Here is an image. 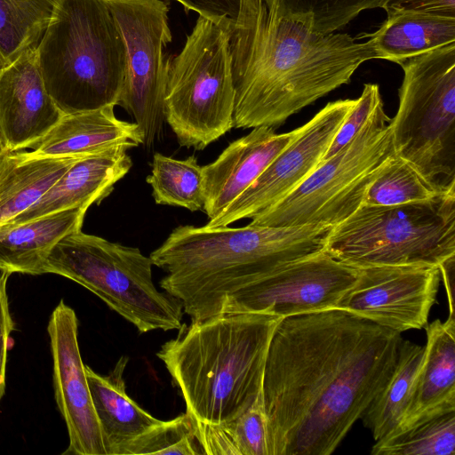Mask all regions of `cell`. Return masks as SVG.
Here are the masks:
<instances>
[{
  "label": "cell",
  "mask_w": 455,
  "mask_h": 455,
  "mask_svg": "<svg viewBox=\"0 0 455 455\" xmlns=\"http://www.w3.org/2000/svg\"><path fill=\"white\" fill-rule=\"evenodd\" d=\"M78 320L62 299L52 311L47 331L53 360V387L69 444L63 454L107 455L79 350Z\"/></svg>",
  "instance_id": "15"
},
{
  "label": "cell",
  "mask_w": 455,
  "mask_h": 455,
  "mask_svg": "<svg viewBox=\"0 0 455 455\" xmlns=\"http://www.w3.org/2000/svg\"><path fill=\"white\" fill-rule=\"evenodd\" d=\"M442 190L444 189L429 182L411 163L395 154L369 187L363 204L395 205L424 201Z\"/></svg>",
  "instance_id": "29"
},
{
  "label": "cell",
  "mask_w": 455,
  "mask_h": 455,
  "mask_svg": "<svg viewBox=\"0 0 455 455\" xmlns=\"http://www.w3.org/2000/svg\"><path fill=\"white\" fill-rule=\"evenodd\" d=\"M233 127L275 128L291 116L350 82L376 59L370 43L346 33L320 34L266 7L254 30L230 40Z\"/></svg>",
  "instance_id": "2"
},
{
  "label": "cell",
  "mask_w": 455,
  "mask_h": 455,
  "mask_svg": "<svg viewBox=\"0 0 455 455\" xmlns=\"http://www.w3.org/2000/svg\"><path fill=\"white\" fill-rule=\"evenodd\" d=\"M378 30L358 38H369L376 59L401 61L455 44V16L396 9L387 12Z\"/></svg>",
  "instance_id": "23"
},
{
  "label": "cell",
  "mask_w": 455,
  "mask_h": 455,
  "mask_svg": "<svg viewBox=\"0 0 455 455\" xmlns=\"http://www.w3.org/2000/svg\"><path fill=\"white\" fill-rule=\"evenodd\" d=\"M126 47V73L118 105L132 117L150 146L162 132L172 42L169 7L163 0H108Z\"/></svg>",
  "instance_id": "11"
},
{
  "label": "cell",
  "mask_w": 455,
  "mask_h": 455,
  "mask_svg": "<svg viewBox=\"0 0 455 455\" xmlns=\"http://www.w3.org/2000/svg\"><path fill=\"white\" fill-rule=\"evenodd\" d=\"M380 8L386 12L403 9L455 16V0H382Z\"/></svg>",
  "instance_id": "37"
},
{
  "label": "cell",
  "mask_w": 455,
  "mask_h": 455,
  "mask_svg": "<svg viewBox=\"0 0 455 455\" xmlns=\"http://www.w3.org/2000/svg\"><path fill=\"white\" fill-rule=\"evenodd\" d=\"M298 128L275 133L271 127L252 128L231 142L212 163L203 166L204 204L209 220L217 218L245 191L290 143Z\"/></svg>",
  "instance_id": "17"
},
{
  "label": "cell",
  "mask_w": 455,
  "mask_h": 455,
  "mask_svg": "<svg viewBox=\"0 0 455 455\" xmlns=\"http://www.w3.org/2000/svg\"><path fill=\"white\" fill-rule=\"evenodd\" d=\"M195 433L206 455H239L231 437L221 425L194 421Z\"/></svg>",
  "instance_id": "36"
},
{
  "label": "cell",
  "mask_w": 455,
  "mask_h": 455,
  "mask_svg": "<svg viewBox=\"0 0 455 455\" xmlns=\"http://www.w3.org/2000/svg\"><path fill=\"white\" fill-rule=\"evenodd\" d=\"M440 270L435 266L360 267L353 286L336 308L403 332L427 324L436 300Z\"/></svg>",
  "instance_id": "14"
},
{
  "label": "cell",
  "mask_w": 455,
  "mask_h": 455,
  "mask_svg": "<svg viewBox=\"0 0 455 455\" xmlns=\"http://www.w3.org/2000/svg\"><path fill=\"white\" fill-rule=\"evenodd\" d=\"M359 268L325 251L289 263L227 298L222 312H266L287 317L336 308Z\"/></svg>",
  "instance_id": "12"
},
{
  "label": "cell",
  "mask_w": 455,
  "mask_h": 455,
  "mask_svg": "<svg viewBox=\"0 0 455 455\" xmlns=\"http://www.w3.org/2000/svg\"><path fill=\"white\" fill-rule=\"evenodd\" d=\"M115 106L63 115L33 151L34 157H68L94 154L115 145L132 148L144 144L136 123L118 119Z\"/></svg>",
  "instance_id": "20"
},
{
  "label": "cell",
  "mask_w": 455,
  "mask_h": 455,
  "mask_svg": "<svg viewBox=\"0 0 455 455\" xmlns=\"http://www.w3.org/2000/svg\"><path fill=\"white\" fill-rule=\"evenodd\" d=\"M54 4L55 0H0V68L37 46Z\"/></svg>",
  "instance_id": "27"
},
{
  "label": "cell",
  "mask_w": 455,
  "mask_h": 455,
  "mask_svg": "<svg viewBox=\"0 0 455 455\" xmlns=\"http://www.w3.org/2000/svg\"><path fill=\"white\" fill-rule=\"evenodd\" d=\"M455 411L421 420L376 441L372 455H453Z\"/></svg>",
  "instance_id": "28"
},
{
  "label": "cell",
  "mask_w": 455,
  "mask_h": 455,
  "mask_svg": "<svg viewBox=\"0 0 455 455\" xmlns=\"http://www.w3.org/2000/svg\"><path fill=\"white\" fill-rule=\"evenodd\" d=\"M88 208L76 207L20 224L0 226L1 272L41 275L54 245L81 230Z\"/></svg>",
  "instance_id": "22"
},
{
  "label": "cell",
  "mask_w": 455,
  "mask_h": 455,
  "mask_svg": "<svg viewBox=\"0 0 455 455\" xmlns=\"http://www.w3.org/2000/svg\"><path fill=\"white\" fill-rule=\"evenodd\" d=\"M11 275L8 272L0 274V401L5 390V372L10 335L15 324L9 308L7 282Z\"/></svg>",
  "instance_id": "35"
},
{
  "label": "cell",
  "mask_w": 455,
  "mask_h": 455,
  "mask_svg": "<svg viewBox=\"0 0 455 455\" xmlns=\"http://www.w3.org/2000/svg\"><path fill=\"white\" fill-rule=\"evenodd\" d=\"M266 7L264 0H240L239 15L231 37H238L254 30Z\"/></svg>",
  "instance_id": "38"
},
{
  "label": "cell",
  "mask_w": 455,
  "mask_h": 455,
  "mask_svg": "<svg viewBox=\"0 0 455 455\" xmlns=\"http://www.w3.org/2000/svg\"><path fill=\"white\" fill-rule=\"evenodd\" d=\"M4 153V151L3 150L2 146H1V144H0V156H1Z\"/></svg>",
  "instance_id": "40"
},
{
  "label": "cell",
  "mask_w": 455,
  "mask_h": 455,
  "mask_svg": "<svg viewBox=\"0 0 455 455\" xmlns=\"http://www.w3.org/2000/svg\"><path fill=\"white\" fill-rule=\"evenodd\" d=\"M328 225L175 228L149 257L166 275L161 288L191 322L222 312L227 298L293 261L324 251Z\"/></svg>",
  "instance_id": "3"
},
{
  "label": "cell",
  "mask_w": 455,
  "mask_h": 455,
  "mask_svg": "<svg viewBox=\"0 0 455 455\" xmlns=\"http://www.w3.org/2000/svg\"><path fill=\"white\" fill-rule=\"evenodd\" d=\"M147 182L152 188V196L157 204L180 206L191 212L203 210V166L198 164L194 155L181 160L155 153Z\"/></svg>",
  "instance_id": "26"
},
{
  "label": "cell",
  "mask_w": 455,
  "mask_h": 455,
  "mask_svg": "<svg viewBox=\"0 0 455 455\" xmlns=\"http://www.w3.org/2000/svg\"><path fill=\"white\" fill-rule=\"evenodd\" d=\"M380 101L382 99L379 84H365L362 94L355 99V104L342 122L321 161L326 160L343 148L363 125Z\"/></svg>",
  "instance_id": "33"
},
{
  "label": "cell",
  "mask_w": 455,
  "mask_h": 455,
  "mask_svg": "<svg viewBox=\"0 0 455 455\" xmlns=\"http://www.w3.org/2000/svg\"><path fill=\"white\" fill-rule=\"evenodd\" d=\"M324 251L358 268L438 267L455 255V188L424 201L362 204L332 227Z\"/></svg>",
  "instance_id": "6"
},
{
  "label": "cell",
  "mask_w": 455,
  "mask_h": 455,
  "mask_svg": "<svg viewBox=\"0 0 455 455\" xmlns=\"http://www.w3.org/2000/svg\"><path fill=\"white\" fill-rule=\"evenodd\" d=\"M204 454L195 433L194 420L187 413L160 424L136 439L125 455Z\"/></svg>",
  "instance_id": "31"
},
{
  "label": "cell",
  "mask_w": 455,
  "mask_h": 455,
  "mask_svg": "<svg viewBox=\"0 0 455 455\" xmlns=\"http://www.w3.org/2000/svg\"><path fill=\"white\" fill-rule=\"evenodd\" d=\"M423 356L424 347L402 340L394 371L361 417L375 441L394 431L403 419Z\"/></svg>",
  "instance_id": "25"
},
{
  "label": "cell",
  "mask_w": 455,
  "mask_h": 455,
  "mask_svg": "<svg viewBox=\"0 0 455 455\" xmlns=\"http://www.w3.org/2000/svg\"><path fill=\"white\" fill-rule=\"evenodd\" d=\"M231 32L198 16L180 52L169 58L164 120L181 147L197 150L233 128Z\"/></svg>",
  "instance_id": "9"
},
{
  "label": "cell",
  "mask_w": 455,
  "mask_h": 455,
  "mask_svg": "<svg viewBox=\"0 0 455 455\" xmlns=\"http://www.w3.org/2000/svg\"><path fill=\"white\" fill-rule=\"evenodd\" d=\"M123 355L106 376L85 365L86 378L107 455H125L128 447L162 422L139 406L126 392Z\"/></svg>",
  "instance_id": "21"
},
{
  "label": "cell",
  "mask_w": 455,
  "mask_h": 455,
  "mask_svg": "<svg viewBox=\"0 0 455 455\" xmlns=\"http://www.w3.org/2000/svg\"><path fill=\"white\" fill-rule=\"evenodd\" d=\"M402 340L339 308L283 317L262 383L269 455L331 454L391 376Z\"/></svg>",
  "instance_id": "1"
},
{
  "label": "cell",
  "mask_w": 455,
  "mask_h": 455,
  "mask_svg": "<svg viewBox=\"0 0 455 455\" xmlns=\"http://www.w3.org/2000/svg\"><path fill=\"white\" fill-rule=\"evenodd\" d=\"M180 3L186 12L194 11L209 19L221 28L233 33L239 11L240 0H174Z\"/></svg>",
  "instance_id": "34"
},
{
  "label": "cell",
  "mask_w": 455,
  "mask_h": 455,
  "mask_svg": "<svg viewBox=\"0 0 455 455\" xmlns=\"http://www.w3.org/2000/svg\"><path fill=\"white\" fill-rule=\"evenodd\" d=\"M150 257L139 248L80 230L54 245L41 275L56 274L84 286L140 333L179 330L182 326V303L156 287Z\"/></svg>",
  "instance_id": "7"
},
{
  "label": "cell",
  "mask_w": 455,
  "mask_h": 455,
  "mask_svg": "<svg viewBox=\"0 0 455 455\" xmlns=\"http://www.w3.org/2000/svg\"><path fill=\"white\" fill-rule=\"evenodd\" d=\"M128 144L79 158L31 207L6 224H20L61 211L101 202L132 166Z\"/></svg>",
  "instance_id": "18"
},
{
  "label": "cell",
  "mask_w": 455,
  "mask_h": 455,
  "mask_svg": "<svg viewBox=\"0 0 455 455\" xmlns=\"http://www.w3.org/2000/svg\"><path fill=\"white\" fill-rule=\"evenodd\" d=\"M427 343L400 424L406 429L429 417L455 411V318L425 326ZM391 432V433H392ZM390 434V433H389Z\"/></svg>",
  "instance_id": "19"
},
{
  "label": "cell",
  "mask_w": 455,
  "mask_h": 455,
  "mask_svg": "<svg viewBox=\"0 0 455 455\" xmlns=\"http://www.w3.org/2000/svg\"><path fill=\"white\" fill-rule=\"evenodd\" d=\"M34 157L28 152L0 156V226L36 204L79 158Z\"/></svg>",
  "instance_id": "24"
},
{
  "label": "cell",
  "mask_w": 455,
  "mask_h": 455,
  "mask_svg": "<svg viewBox=\"0 0 455 455\" xmlns=\"http://www.w3.org/2000/svg\"><path fill=\"white\" fill-rule=\"evenodd\" d=\"M355 100L329 102L298 128L290 143L252 184L204 227H225L251 219L276 204L302 183L318 166Z\"/></svg>",
  "instance_id": "13"
},
{
  "label": "cell",
  "mask_w": 455,
  "mask_h": 455,
  "mask_svg": "<svg viewBox=\"0 0 455 455\" xmlns=\"http://www.w3.org/2000/svg\"><path fill=\"white\" fill-rule=\"evenodd\" d=\"M283 317L266 312H221L185 323L156 353L194 421L235 419L262 390L268 346Z\"/></svg>",
  "instance_id": "4"
},
{
  "label": "cell",
  "mask_w": 455,
  "mask_h": 455,
  "mask_svg": "<svg viewBox=\"0 0 455 455\" xmlns=\"http://www.w3.org/2000/svg\"><path fill=\"white\" fill-rule=\"evenodd\" d=\"M440 275L443 278L448 299L449 317L455 318L454 308V283H455V255L443 260L439 266Z\"/></svg>",
  "instance_id": "39"
},
{
  "label": "cell",
  "mask_w": 455,
  "mask_h": 455,
  "mask_svg": "<svg viewBox=\"0 0 455 455\" xmlns=\"http://www.w3.org/2000/svg\"><path fill=\"white\" fill-rule=\"evenodd\" d=\"M221 426L231 437L239 455H269L262 390L243 413Z\"/></svg>",
  "instance_id": "32"
},
{
  "label": "cell",
  "mask_w": 455,
  "mask_h": 455,
  "mask_svg": "<svg viewBox=\"0 0 455 455\" xmlns=\"http://www.w3.org/2000/svg\"><path fill=\"white\" fill-rule=\"evenodd\" d=\"M62 116L44 86L36 47L0 68V144L4 152L36 147Z\"/></svg>",
  "instance_id": "16"
},
{
  "label": "cell",
  "mask_w": 455,
  "mask_h": 455,
  "mask_svg": "<svg viewBox=\"0 0 455 455\" xmlns=\"http://www.w3.org/2000/svg\"><path fill=\"white\" fill-rule=\"evenodd\" d=\"M36 54L44 86L63 115L118 105L126 47L108 0H55Z\"/></svg>",
  "instance_id": "5"
},
{
  "label": "cell",
  "mask_w": 455,
  "mask_h": 455,
  "mask_svg": "<svg viewBox=\"0 0 455 455\" xmlns=\"http://www.w3.org/2000/svg\"><path fill=\"white\" fill-rule=\"evenodd\" d=\"M399 65L403 79L391 118L395 154L439 188H455V44Z\"/></svg>",
  "instance_id": "8"
},
{
  "label": "cell",
  "mask_w": 455,
  "mask_h": 455,
  "mask_svg": "<svg viewBox=\"0 0 455 455\" xmlns=\"http://www.w3.org/2000/svg\"><path fill=\"white\" fill-rule=\"evenodd\" d=\"M394 155L391 118L380 101L343 148L321 161L302 183L249 224L334 227L363 204L369 187Z\"/></svg>",
  "instance_id": "10"
},
{
  "label": "cell",
  "mask_w": 455,
  "mask_h": 455,
  "mask_svg": "<svg viewBox=\"0 0 455 455\" xmlns=\"http://www.w3.org/2000/svg\"><path fill=\"white\" fill-rule=\"evenodd\" d=\"M268 9L329 34L344 28L361 12L380 8L382 0H264Z\"/></svg>",
  "instance_id": "30"
}]
</instances>
